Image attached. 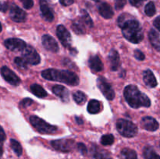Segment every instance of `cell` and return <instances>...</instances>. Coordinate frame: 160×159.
Returning <instances> with one entry per match:
<instances>
[{"label": "cell", "mask_w": 160, "mask_h": 159, "mask_svg": "<svg viewBox=\"0 0 160 159\" xmlns=\"http://www.w3.org/2000/svg\"><path fill=\"white\" fill-rule=\"evenodd\" d=\"M117 23L122 29L123 37L130 42L138 44L143 40V30L138 20L127 18V14H122L118 18Z\"/></svg>", "instance_id": "1"}, {"label": "cell", "mask_w": 160, "mask_h": 159, "mask_svg": "<svg viewBox=\"0 0 160 159\" xmlns=\"http://www.w3.org/2000/svg\"><path fill=\"white\" fill-rule=\"evenodd\" d=\"M123 94L127 102L133 108H139L141 107L148 108L151 105V101L148 97L142 93L134 85L127 86L124 88Z\"/></svg>", "instance_id": "2"}, {"label": "cell", "mask_w": 160, "mask_h": 159, "mask_svg": "<svg viewBox=\"0 0 160 159\" xmlns=\"http://www.w3.org/2000/svg\"><path fill=\"white\" fill-rule=\"evenodd\" d=\"M42 76L48 80L58 81L70 86H77L80 82L78 75L68 70L48 69L42 72Z\"/></svg>", "instance_id": "3"}, {"label": "cell", "mask_w": 160, "mask_h": 159, "mask_svg": "<svg viewBox=\"0 0 160 159\" xmlns=\"http://www.w3.org/2000/svg\"><path fill=\"white\" fill-rule=\"evenodd\" d=\"M117 128L118 132L125 137H134L138 133L137 126L132 122L123 118L117 120Z\"/></svg>", "instance_id": "4"}, {"label": "cell", "mask_w": 160, "mask_h": 159, "mask_svg": "<svg viewBox=\"0 0 160 159\" xmlns=\"http://www.w3.org/2000/svg\"><path fill=\"white\" fill-rule=\"evenodd\" d=\"M30 122L31 125L38 131L40 133L42 134H52L56 132L57 127L52 125H50L49 123H46L45 120L42 119L39 117L35 115H31L30 117Z\"/></svg>", "instance_id": "5"}, {"label": "cell", "mask_w": 160, "mask_h": 159, "mask_svg": "<svg viewBox=\"0 0 160 159\" xmlns=\"http://www.w3.org/2000/svg\"><path fill=\"white\" fill-rule=\"evenodd\" d=\"M22 58L30 65H38L41 62V57L35 49L31 46H27L23 50Z\"/></svg>", "instance_id": "6"}, {"label": "cell", "mask_w": 160, "mask_h": 159, "mask_svg": "<svg viewBox=\"0 0 160 159\" xmlns=\"http://www.w3.org/2000/svg\"><path fill=\"white\" fill-rule=\"evenodd\" d=\"M74 140L70 139H60L52 141L51 144L55 150L62 152H70L74 147Z\"/></svg>", "instance_id": "7"}, {"label": "cell", "mask_w": 160, "mask_h": 159, "mask_svg": "<svg viewBox=\"0 0 160 159\" xmlns=\"http://www.w3.org/2000/svg\"><path fill=\"white\" fill-rule=\"evenodd\" d=\"M97 85L102 94L108 100H113V98H115V92L111 84H109L105 78L98 77L97 80Z\"/></svg>", "instance_id": "8"}, {"label": "cell", "mask_w": 160, "mask_h": 159, "mask_svg": "<svg viewBox=\"0 0 160 159\" xmlns=\"http://www.w3.org/2000/svg\"><path fill=\"white\" fill-rule=\"evenodd\" d=\"M56 35L65 48H70L71 45V35L65 26L59 25L56 28Z\"/></svg>", "instance_id": "9"}, {"label": "cell", "mask_w": 160, "mask_h": 159, "mask_svg": "<svg viewBox=\"0 0 160 159\" xmlns=\"http://www.w3.org/2000/svg\"><path fill=\"white\" fill-rule=\"evenodd\" d=\"M1 74L5 80L12 86H18L21 82L20 77L17 75H16V73L13 71H12L10 69L8 68L7 66L2 67Z\"/></svg>", "instance_id": "10"}, {"label": "cell", "mask_w": 160, "mask_h": 159, "mask_svg": "<svg viewBox=\"0 0 160 159\" xmlns=\"http://www.w3.org/2000/svg\"><path fill=\"white\" fill-rule=\"evenodd\" d=\"M4 45L10 51H23L27 47L26 43L19 38H8L4 41Z\"/></svg>", "instance_id": "11"}, {"label": "cell", "mask_w": 160, "mask_h": 159, "mask_svg": "<svg viewBox=\"0 0 160 159\" xmlns=\"http://www.w3.org/2000/svg\"><path fill=\"white\" fill-rule=\"evenodd\" d=\"M9 17L14 22L23 23L26 20L27 14L20 7H18L16 5H12L10 9H9Z\"/></svg>", "instance_id": "12"}, {"label": "cell", "mask_w": 160, "mask_h": 159, "mask_svg": "<svg viewBox=\"0 0 160 159\" xmlns=\"http://www.w3.org/2000/svg\"><path fill=\"white\" fill-rule=\"evenodd\" d=\"M42 45L45 48L52 52H57L59 51V45L56 41L49 34H45L42 37Z\"/></svg>", "instance_id": "13"}, {"label": "cell", "mask_w": 160, "mask_h": 159, "mask_svg": "<svg viewBox=\"0 0 160 159\" xmlns=\"http://www.w3.org/2000/svg\"><path fill=\"white\" fill-rule=\"evenodd\" d=\"M40 9L42 17L47 21H52L54 19V14L47 0H40Z\"/></svg>", "instance_id": "14"}, {"label": "cell", "mask_w": 160, "mask_h": 159, "mask_svg": "<svg viewBox=\"0 0 160 159\" xmlns=\"http://www.w3.org/2000/svg\"><path fill=\"white\" fill-rule=\"evenodd\" d=\"M142 126L145 129L148 131H156L159 129V123L154 118L151 116H145L144 117L141 122Z\"/></svg>", "instance_id": "15"}, {"label": "cell", "mask_w": 160, "mask_h": 159, "mask_svg": "<svg viewBox=\"0 0 160 159\" xmlns=\"http://www.w3.org/2000/svg\"><path fill=\"white\" fill-rule=\"evenodd\" d=\"M53 94L59 97L62 101L67 102L69 101V91L65 87L61 85H55L52 88Z\"/></svg>", "instance_id": "16"}, {"label": "cell", "mask_w": 160, "mask_h": 159, "mask_svg": "<svg viewBox=\"0 0 160 159\" xmlns=\"http://www.w3.org/2000/svg\"><path fill=\"white\" fill-rule=\"evenodd\" d=\"M109 61L110 64V69L112 71H117L120 66V59L118 51L112 49L109 52Z\"/></svg>", "instance_id": "17"}, {"label": "cell", "mask_w": 160, "mask_h": 159, "mask_svg": "<svg viewBox=\"0 0 160 159\" xmlns=\"http://www.w3.org/2000/svg\"><path fill=\"white\" fill-rule=\"evenodd\" d=\"M88 65L92 71L95 73H98L103 70V64L98 55L91 56L88 60Z\"/></svg>", "instance_id": "18"}, {"label": "cell", "mask_w": 160, "mask_h": 159, "mask_svg": "<svg viewBox=\"0 0 160 159\" xmlns=\"http://www.w3.org/2000/svg\"><path fill=\"white\" fill-rule=\"evenodd\" d=\"M143 80L145 84L148 87H152V88L156 87L158 84L156 76H154L153 73L150 70H145L143 72Z\"/></svg>", "instance_id": "19"}, {"label": "cell", "mask_w": 160, "mask_h": 159, "mask_svg": "<svg viewBox=\"0 0 160 159\" xmlns=\"http://www.w3.org/2000/svg\"><path fill=\"white\" fill-rule=\"evenodd\" d=\"M98 12H99L100 15L105 19H110L113 17L114 12L112 11V8L109 6L108 3L106 2H102L98 6Z\"/></svg>", "instance_id": "20"}, {"label": "cell", "mask_w": 160, "mask_h": 159, "mask_svg": "<svg viewBox=\"0 0 160 159\" xmlns=\"http://www.w3.org/2000/svg\"><path fill=\"white\" fill-rule=\"evenodd\" d=\"M148 38L152 45L156 49L160 50V37L159 34L155 31L154 29H152L148 33Z\"/></svg>", "instance_id": "21"}, {"label": "cell", "mask_w": 160, "mask_h": 159, "mask_svg": "<svg viewBox=\"0 0 160 159\" xmlns=\"http://www.w3.org/2000/svg\"><path fill=\"white\" fill-rule=\"evenodd\" d=\"M92 153L95 159H112L109 153L106 152V151L99 149L95 146H94V147L92 149Z\"/></svg>", "instance_id": "22"}, {"label": "cell", "mask_w": 160, "mask_h": 159, "mask_svg": "<svg viewBox=\"0 0 160 159\" xmlns=\"http://www.w3.org/2000/svg\"><path fill=\"white\" fill-rule=\"evenodd\" d=\"M31 90L33 93V94H34L35 96L41 98H45V97L48 95L46 90H45L42 86H40L39 84H34L31 86Z\"/></svg>", "instance_id": "23"}, {"label": "cell", "mask_w": 160, "mask_h": 159, "mask_svg": "<svg viewBox=\"0 0 160 159\" xmlns=\"http://www.w3.org/2000/svg\"><path fill=\"white\" fill-rule=\"evenodd\" d=\"M72 28H73V31L78 34H83L85 33L86 26H84V24L81 21L80 17L73 22V23H72Z\"/></svg>", "instance_id": "24"}, {"label": "cell", "mask_w": 160, "mask_h": 159, "mask_svg": "<svg viewBox=\"0 0 160 159\" xmlns=\"http://www.w3.org/2000/svg\"><path fill=\"white\" fill-rule=\"evenodd\" d=\"M101 110V103L97 100H91L88 104V111L91 114H97Z\"/></svg>", "instance_id": "25"}, {"label": "cell", "mask_w": 160, "mask_h": 159, "mask_svg": "<svg viewBox=\"0 0 160 159\" xmlns=\"http://www.w3.org/2000/svg\"><path fill=\"white\" fill-rule=\"evenodd\" d=\"M143 153L145 159H160V156L150 146L145 147L144 148Z\"/></svg>", "instance_id": "26"}, {"label": "cell", "mask_w": 160, "mask_h": 159, "mask_svg": "<svg viewBox=\"0 0 160 159\" xmlns=\"http://www.w3.org/2000/svg\"><path fill=\"white\" fill-rule=\"evenodd\" d=\"M80 19H81V21L83 22V23H84V26H86V28H92V26H93V22H92V20L91 19L89 14L85 10H82Z\"/></svg>", "instance_id": "27"}, {"label": "cell", "mask_w": 160, "mask_h": 159, "mask_svg": "<svg viewBox=\"0 0 160 159\" xmlns=\"http://www.w3.org/2000/svg\"><path fill=\"white\" fill-rule=\"evenodd\" d=\"M121 155L123 159H138L137 153L130 148H123L121 151Z\"/></svg>", "instance_id": "28"}, {"label": "cell", "mask_w": 160, "mask_h": 159, "mask_svg": "<svg viewBox=\"0 0 160 159\" xmlns=\"http://www.w3.org/2000/svg\"><path fill=\"white\" fill-rule=\"evenodd\" d=\"M73 98L75 102L78 104H84L85 103L86 100H87L86 95L82 91H80V90H78V91L74 92L73 94Z\"/></svg>", "instance_id": "29"}, {"label": "cell", "mask_w": 160, "mask_h": 159, "mask_svg": "<svg viewBox=\"0 0 160 159\" xmlns=\"http://www.w3.org/2000/svg\"><path fill=\"white\" fill-rule=\"evenodd\" d=\"M10 146L11 147H12V151L15 152V154H17V156L21 155L22 152H23V150H22L21 145H20V143H19L17 140L12 139V140H10Z\"/></svg>", "instance_id": "30"}, {"label": "cell", "mask_w": 160, "mask_h": 159, "mask_svg": "<svg viewBox=\"0 0 160 159\" xmlns=\"http://www.w3.org/2000/svg\"><path fill=\"white\" fill-rule=\"evenodd\" d=\"M145 12L148 17H153L156 12V6L153 2H149L145 7Z\"/></svg>", "instance_id": "31"}, {"label": "cell", "mask_w": 160, "mask_h": 159, "mask_svg": "<svg viewBox=\"0 0 160 159\" xmlns=\"http://www.w3.org/2000/svg\"><path fill=\"white\" fill-rule=\"evenodd\" d=\"M114 142V137L112 134H106L101 137V143L104 146L112 145Z\"/></svg>", "instance_id": "32"}, {"label": "cell", "mask_w": 160, "mask_h": 159, "mask_svg": "<svg viewBox=\"0 0 160 159\" xmlns=\"http://www.w3.org/2000/svg\"><path fill=\"white\" fill-rule=\"evenodd\" d=\"M14 62H15L16 65H17V66L20 67V68L24 69V70L28 68V64L27 63L26 61H25L22 57H16L15 59H14Z\"/></svg>", "instance_id": "33"}, {"label": "cell", "mask_w": 160, "mask_h": 159, "mask_svg": "<svg viewBox=\"0 0 160 159\" xmlns=\"http://www.w3.org/2000/svg\"><path fill=\"white\" fill-rule=\"evenodd\" d=\"M6 140V134L2 128L0 126V157L3 154V143Z\"/></svg>", "instance_id": "34"}, {"label": "cell", "mask_w": 160, "mask_h": 159, "mask_svg": "<svg viewBox=\"0 0 160 159\" xmlns=\"http://www.w3.org/2000/svg\"><path fill=\"white\" fill-rule=\"evenodd\" d=\"M115 1V8L116 9H122L125 6L127 3V0H114Z\"/></svg>", "instance_id": "35"}, {"label": "cell", "mask_w": 160, "mask_h": 159, "mask_svg": "<svg viewBox=\"0 0 160 159\" xmlns=\"http://www.w3.org/2000/svg\"><path fill=\"white\" fill-rule=\"evenodd\" d=\"M20 1L23 4V7L27 9H30L34 6V2H33V0H20Z\"/></svg>", "instance_id": "36"}, {"label": "cell", "mask_w": 160, "mask_h": 159, "mask_svg": "<svg viewBox=\"0 0 160 159\" xmlns=\"http://www.w3.org/2000/svg\"><path fill=\"white\" fill-rule=\"evenodd\" d=\"M134 57H135L136 59L139 61H143L145 59V55L140 50H135L134 51Z\"/></svg>", "instance_id": "37"}, {"label": "cell", "mask_w": 160, "mask_h": 159, "mask_svg": "<svg viewBox=\"0 0 160 159\" xmlns=\"http://www.w3.org/2000/svg\"><path fill=\"white\" fill-rule=\"evenodd\" d=\"M32 103H33V101L31 99V98H24V99L22 100V101H20V104L24 108L28 107V106L31 105Z\"/></svg>", "instance_id": "38"}, {"label": "cell", "mask_w": 160, "mask_h": 159, "mask_svg": "<svg viewBox=\"0 0 160 159\" xmlns=\"http://www.w3.org/2000/svg\"><path fill=\"white\" fill-rule=\"evenodd\" d=\"M77 147H78V151H79L81 154H86V153H87V148H86L85 145H84V143H78Z\"/></svg>", "instance_id": "39"}, {"label": "cell", "mask_w": 160, "mask_h": 159, "mask_svg": "<svg viewBox=\"0 0 160 159\" xmlns=\"http://www.w3.org/2000/svg\"><path fill=\"white\" fill-rule=\"evenodd\" d=\"M145 1H146V0H129L130 3H131L133 6H136V7L140 6Z\"/></svg>", "instance_id": "40"}, {"label": "cell", "mask_w": 160, "mask_h": 159, "mask_svg": "<svg viewBox=\"0 0 160 159\" xmlns=\"http://www.w3.org/2000/svg\"><path fill=\"white\" fill-rule=\"evenodd\" d=\"M8 9V4L7 2H0V11L1 12H6Z\"/></svg>", "instance_id": "41"}, {"label": "cell", "mask_w": 160, "mask_h": 159, "mask_svg": "<svg viewBox=\"0 0 160 159\" xmlns=\"http://www.w3.org/2000/svg\"><path fill=\"white\" fill-rule=\"evenodd\" d=\"M74 2V0H59V2L64 6H70L72 5Z\"/></svg>", "instance_id": "42"}, {"label": "cell", "mask_w": 160, "mask_h": 159, "mask_svg": "<svg viewBox=\"0 0 160 159\" xmlns=\"http://www.w3.org/2000/svg\"><path fill=\"white\" fill-rule=\"evenodd\" d=\"M153 24L156 26V29H158L160 31V16L154 20V23H153Z\"/></svg>", "instance_id": "43"}, {"label": "cell", "mask_w": 160, "mask_h": 159, "mask_svg": "<svg viewBox=\"0 0 160 159\" xmlns=\"http://www.w3.org/2000/svg\"><path fill=\"white\" fill-rule=\"evenodd\" d=\"M76 120H77V122H78V124H80V125H82L83 124V120L81 119V118H79V117L77 116L76 117Z\"/></svg>", "instance_id": "44"}, {"label": "cell", "mask_w": 160, "mask_h": 159, "mask_svg": "<svg viewBox=\"0 0 160 159\" xmlns=\"http://www.w3.org/2000/svg\"><path fill=\"white\" fill-rule=\"evenodd\" d=\"M2 31V25H1V23H0V32H1Z\"/></svg>", "instance_id": "45"}]
</instances>
